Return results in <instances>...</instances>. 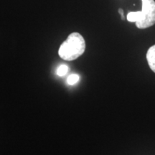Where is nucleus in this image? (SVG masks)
Returning <instances> with one entry per match:
<instances>
[{"mask_svg":"<svg viewBox=\"0 0 155 155\" xmlns=\"http://www.w3.org/2000/svg\"><path fill=\"white\" fill-rule=\"evenodd\" d=\"M86 42L78 32H73L63 42L58 50V54L62 59L71 61L77 59L84 53Z\"/></svg>","mask_w":155,"mask_h":155,"instance_id":"nucleus-1","label":"nucleus"},{"mask_svg":"<svg viewBox=\"0 0 155 155\" xmlns=\"http://www.w3.org/2000/svg\"><path fill=\"white\" fill-rule=\"evenodd\" d=\"M143 19L136 23L139 29H146L155 24V1L154 0H141Z\"/></svg>","mask_w":155,"mask_h":155,"instance_id":"nucleus-2","label":"nucleus"},{"mask_svg":"<svg viewBox=\"0 0 155 155\" xmlns=\"http://www.w3.org/2000/svg\"><path fill=\"white\" fill-rule=\"evenodd\" d=\"M147 60L151 70L155 73V45L150 48L147 51Z\"/></svg>","mask_w":155,"mask_h":155,"instance_id":"nucleus-3","label":"nucleus"},{"mask_svg":"<svg viewBox=\"0 0 155 155\" xmlns=\"http://www.w3.org/2000/svg\"><path fill=\"white\" fill-rule=\"evenodd\" d=\"M127 19L130 22H139L143 19V15L141 11L130 12L128 13Z\"/></svg>","mask_w":155,"mask_h":155,"instance_id":"nucleus-4","label":"nucleus"},{"mask_svg":"<svg viewBox=\"0 0 155 155\" xmlns=\"http://www.w3.org/2000/svg\"><path fill=\"white\" fill-rule=\"evenodd\" d=\"M68 67L65 65H62L61 66L58 67L57 70V75L59 76H64L67 74V73L68 72Z\"/></svg>","mask_w":155,"mask_h":155,"instance_id":"nucleus-5","label":"nucleus"},{"mask_svg":"<svg viewBox=\"0 0 155 155\" xmlns=\"http://www.w3.org/2000/svg\"><path fill=\"white\" fill-rule=\"evenodd\" d=\"M79 79H80V77L78 75L73 74L69 75L67 79V82L69 85H74L79 81Z\"/></svg>","mask_w":155,"mask_h":155,"instance_id":"nucleus-6","label":"nucleus"},{"mask_svg":"<svg viewBox=\"0 0 155 155\" xmlns=\"http://www.w3.org/2000/svg\"><path fill=\"white\" fill-rule=\"evenodd\" d=\"M119 13L120 15H121L122 20H124L125 18H124V11H123V9H119Z\"/></svg>","mask_w":155,"mask_h":155,"instance_id":"nucleus-7","label":"nucleus"}]
</instances>
